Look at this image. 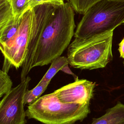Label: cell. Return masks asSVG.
<instances>
[{
	"label": "cell",
	"mask_w": 124,
	"mask_h": 124,
	"mask_svg": "<svg viewBox=\"0 0 124 124\" xmlns=\"http://www.w3.org/2000/svg\"><path fill=\"white\" fill-rule=\"evenodd\" d=\"M74 11L70 2L56 5L31 51L26 56L22 66L21 80L32 68L51 63L69 46L76 28Z\"/></svg>",
	"instance_id": "obj_1"
},
{
	"label": "cell",
	"mask_w": 124,
	"mask_h": 124,
	"mask_svg": "<svg viewBox=\"0 0 124 124\" xmlns=\"http://www.w3.org/2000/svg\"><path fill=\"white\" fill-rule=\"evenodd\" d=\"M113 31L112 30L85 38H75L68 48L69 64L80 69L105 67L113 58Z\"/></svg>",
	"instance_id": "obj_2"
},
{
	"label": "cell",
	"mask_w": 124,
	"mask_h": 124,
	"mask_svg": "<svg viewBox=\"0 0 124 124\" xmlns=\"http://www.w3.org/2000/svg\"><path fill=\"white\" fill-rule=\"evenodd\" d=\"M90 112V103H63L54 92L41 96L25 111L29 119L45 124H73L84 120Z\"/></svg>",
	"instance_id": "obj_3"
},
{
	"label": "cell",
	"mask_w": 124,
	"mask_h": 124,
	"mask_svg": "<svg viewBox=\"0 0 124 124\" xmlns=\"http://www.w3.org/2000/svg\"><path fill=\"white\" fill-rule=\"evenodd\" d=\"M124 23V1L100 0L83 14L74 33L75 38H85L114 30Z\"/></svg>",
	"instance_id": "obj_4"
},
{
	"label": "cell",
	"mask_w": 124,
	"mask_h": 124,
	"mask_svg": "<svg viewBox=\"0 0 124 124\" xmlns=\"http://www.w3.org/2000/svg\"><path fill=\"white\" fill-rule=\"evenodd\" d=\"M33 18L32 8L21 16L18 31L10 43L1 50L4 62L2 70L8 73L12 66L18 69L22 66L25 59Z\"/></svg>",
	"instance_id": "obj_5"
},
{
	"label": "cell",
	"mask_w": 124,
	"mask_h": 124,
	"mask_svg": "<svg viewBox=\"0 0 124 124\" xmlns=\"http://www.w3.org/2000/svg\"><path fill=\"white\" fill-rule=\"evenodd\" d=\"M31 78L27 76L0 101V124H25L24 96Z\"/></svg>",
	"instance_id": "obj_6"
},
{
	"label": "cell",
	"mask_w": 124,
	"mask_h": 124,
	"mask_svg": "<svg viewBox=\"0 0 124 124\" xmlns=\"http://www.w3.org/2000/svg\"><path fill=\"white\" fill-rule=\"evenodd\" d=\"M95 86V82L78 79L55 90L54 93L62 102L84 104L90 103Z\"/></svg>",
	"instance_id": "obj_7"
},
{
	"label": "cell",
	"mask_w": 124,
	"mask_h": 124,
	"mask_svg": "<svg viewBox=\"0 0 124 124\" xmlns=\"http://www.w3.org/2000/svg\"><path fill=\"white\" fill-rule=\"evenodd\" d=\"M91 124H124V104L118 102L102 116L93 118Z\"/></svg>",
	"instance_id": "obj_8"
},
{
	"label": "cell",
	"mask_w": 124,
	"mask_h": 124,
	"mask_svg": "<svg viewBox=\"0 0 124 124\" xmlns=\"http://www.w3.org/2000/svg\"><path fill=\"white\" fill-rule=\"evenodd\" d=\"M20 18L15 19L14 17L4 30L0 38V50L8 45L16 35L18 30Z\"/></svg>",
	"instance_id": "obj_9"
},
{
	"label": "cell",
	"mask_w": 124,
	"mask_h": 124,
	"mask_svg": "<svg viewBox=\"0 0 124 124\" xmlns=\"http://www.w3.org/2000/svg\"><path fill=\"white\" fill-rule=\"evenodd\" d=\"M69 64L67 57L59 56L55 58L51 62L49 69L40 81L50 83L54 76L65 65Z\"/></svg>",
	"instance_id": "obj_10"
},
{
	"label": "cell",
	"mask_w": 124,
	"mask_h": 124,
	"mask_svg": "<svg viewBox=\"0 0 124 124\" xmlns=\"http://www.w3.org/2000/svg\"><path fill=\"white\" fill-rule=\"evenodd\" d=\"M49 84V83L47 82L39 81L32 89L27 90L24 96V105H31L37 100L45 92Z\"/></svg>",
	"instance_id": "obj_11"
},
{
	"label": "cell",
	"mask_w": 124,
	"mask_h": 124,
	"mask_svg": "<svg viewBox=\"0 0 124 124\" xmlns=\"http://www.w3.org/2000/svg\"><path fill=\"white\" fill-rule=\"evenodd\" d=\"M13 19L14 16L8 0L0 7V38L5 29Z\"/></svg>",
	"instance_id": "obj_12"
},
{
	"label": "cell",
	"mask_w": 124,
	"mask_h": 124,
	"mask_svg": "<svg viewBox=\"0 0 124 124\" xmlns=\"http://www.w3.org/2000/svg\"><path fill=\"white\" fill-rule=\"evenodd\" d=\"M14 17L19 19L28 10L31 9L30 0H9Z\"/></svg>",
	"instance_id": "obj_13"
},
{
	"label": "cell",
	"mask_w": 124,
	"mask_h": 124,
	"mask_svg": "<svg viewBox=\"0 0 124 124\" xmlns=\"http://www.w3.org/2000/svg\"><path fill=\"white\" fill-rule=\"evenodd\" d=\"M13 82L7 73L0 69V98L11 89Z\"/></svg>",
	"instance_id": "obj_14"
},
{
	"label": "cell",
	"mask_w": 124,
	"mask_h": 124,
	"mask_svg": "<svg viewBox=\"0 0 124 124\" xmlns=\"http://www.w3.org/2000/svg\"><path fill=\"white\" fill-rule=\"evenodd\" d=\"M30 3L31 8H32L38 5L46 3L60 5L64 3V0H30Z\"/></svg>",
	"instance_id": "obj_15"
},
{
	"label": "cell",
	"mask_w": 124,
	"mask_h": 124,
	"mask_svg": "<svg viewBox=\"0 0 124 124\" xmlns=\"http://www.w3.org/2000/svg\"><path fill=\"white\" fill-rule=\"evenodd\" d=\"M69 2L74 10L77 13L82 14L85 0H70Z\"/></svg>",
	"instance_id": "obj_16"
},
{
	"label": "cell",
	"mask_w": 124,
	"mask_h": 124,
	"mask_svg": "<svg viewBox=\"0 0 124 124\" xmlns=\"http://www.w3.org/2000/svg\"><path fill=\"white\" fill-rule=\"evenodd\" d=\"M100 0H85L84 5V8H83V12L85 13L86 11L93 4L96 3V2L99 1ZM120 0V1H124V0Z\"/></svg>",
	"instance_id": "obj_17"
},
{
	"label": "cell",
	"mask_w": 124,
	"mask_h": 124,
	"mask_svg": "<svg viewBox=\"0 0 124 124\" xmlns=\"http://www.w3.org/2000/svg\"><path fill=\"white\" fill-rule=\"evenodd\" d=\"M68 64H67V65H65V66H64V67L61 69V71H62L63 72L65 73H66V74H67L72 75V76L74 77V79H75V80H78V77L77 76H76L74 73H73V72L70 70V68L69 67V66H68Z\"/></svg>",
	"instance_id": "obj_18"
},
{
	"label": "cell",
	"mask_w": 124,
	"mask_h": 124,
	"mask_svg": "<svg viewBox=\"0 0 124 124\" xmlns=\"http://www.w3.org/2000/svg\"><path fill=\"white\" fill-rule=\"evenodd\" d=\"M118 50L120 53V57L124 59V38L119 44Z\"/></svg>",
	"instance_id": "obj_19"
},
{
	"label": "cell",
	"mask_w": 124,
	"mask_h": 124,
	"mask_svg": "<svg viewBox=\"0 0 124 124\" xmlns=\"http://www.w3.org/2000/svg\"><path fill=\"white\" fill-rule=\"evenodd\" d=\"M9 0H0V7L6 3Z\"/></svg>",
	"instance_id": "obj_20"
},
{
	"label": "cell",
	"mask_w": 124,
	"mask_h": 124,
	"mask_svg": "<svg viewBox=\"0 0 124 124\" xmlns=\"http://www.w3.org/2000/svg\"><path fill=\"white\" fill-rule=\"evenodd\" d=\"M123 64H124V61H123Z\"/></svg>",
	"instance_id": "obj_21"
},
{
	"label": "cell",
	"mask_w": 124,
	"mask_h": 124,
	"mask_svg": "<svg viewBox=\"0 0 124 124\" xmlns=\"http://www.w3.org/2000/svg\"></svg>",
	"instance_id": "obj_22"
}]
</instances>
